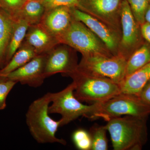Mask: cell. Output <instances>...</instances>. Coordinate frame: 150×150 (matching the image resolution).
<instances>
[{
	"mask_svg": "<svg viewBox=\"0 0 150 150\" xmlns=\"http://www.w3.org/2000/svg\"><path fill=\"white\" fill-rule=\"evenodd\" d=\"M148 118L126 115L107 121L114 150H140L148 139Z\"/></svg>",
	"mask_w": 150,
	"mask_h": 150,
	"instance_id": "1",
	"label": "cell"
},
{
	"mask_svg": "<svg viewBox=\"0 0 150 150\" xmlns=\"http://www.w3.org/2000/svg\"><path fill=\"white\" fill-rule=\"evenodd\" d=\"M51 103V93L48 92L34 100L29 105L25 120L30 133L39 144L58 143L65 145V140L56 137L60 120L55 121L49 116L48 107Z\"/></svg>",
	"mask_w": 150,
	"mask_h": 150,
	"instance_id": "2",
	"label": "cell"
},
{
	"mask_svg": "<svg viewBox=\"0 0 150 150\" xmlns=\"http://www.w3.org/2000/svg\"><path fill=\"white\" fill-rule=\"evenodd\" d=\"M69 76L74 83L75 96L81 102L100 103L121 93L120 83L107 78L90 76L77 69Z\"/></svg>",
	"mask_w": 150,
	"mask_h": 150,
	"instance_id": "3",
	"label": "cell"
},
{
	"mask_svg": "<svg viewBox=\"0 0 150 150\" xmlns=\"http://www.w3.org/2000/svg\"><path fill=\"white\" fill-rule=\"evenodd\" d=\"M59 41L60 44L67 45L80 52L82 57L114 56L99 38L85 25L74 18Z\"/></svg>",
	"mask_w": 150,
	"mask_h": 150,
	"instance_id": "4",
	"label": "cell"
},
{
	"mask_svg": "<svg viewBox=\"0 0 150 150\" xmlns=\"http://www.w3.org/2000/svg\"><path fill=\"white\" fill-rule=\"evenodd\" d=\"M91 119L102 118L106 121L122 115L148 118L150 106L139 96L121 93L104 102L97 103Z\"/></svg>",
	"mask_w": 150,
	"mask_h": 150,
	"instance_id": "5",
	"label": "cell"
},
{
	"mask_svg": "<svg viewBox=\"0 0 150 150\" xmlns=\"http://www.w3.org/2000/svg\"><path fill=\"white\" fill-rule=\"evenodd\" d=\"M75 85L72 82L67 87L56 93H51V105L48 107L49 114L62 115L61 127L67 125L81 116L91 119L96 108V103L91 105L83 104L74 94Z\"/></svg>",
	"mask_w": 150,
	"mask_h": 150,
	"instance_id": "6",
	"label": "cell"
},
{
	"mask_svg": "<svg viewBox=\"0 0 150 150\" xmlns=\"http://www.w3.org/2000/svg\"><path fill=\"white\" fill-rule=\"evenodd\" d=\"M127 60L121 56L82 57L77 70L86 74L105 78L121 83L126 77Z\"/></svg>",
	"mask_w": 150,
	"mask_h": 150,
	"instance_id": "7",
	"label": "cell"
},
{
	"mask_svg": "<svg viewBox=\"0 0 150 150\" xmlns=\"http://www.w3.org/2000/svg\"><path fill=\"white\" fill-rule=\"evenodd\" d=\"M124 0H79L77 8L121 35V13Z\"/></svg>",
	"mask_w": 150,
	"mask_h": 150,
	"instance_id": "8",
	"label": "cell"
},
{
	"mask_svg": "<svg viewBox=\"0 0 150 150\" xmlns=\"http://www.w3.org/2000/svg\"><path fill=\"white\" fill-rule=\"evenodd\" d=\"M121 37L118 55L126 60L144 43L141 25L132 14L127 0L122 5L121 13Z\"/></svg>",
	"mask_w": 150,
	"mask_h": 150,
	"instance_id": "9",
	"label": "cell"
},
{
	"mask_svg": "<svg viewBox=\"0 0 150 150\" xmlns=\"http://www.w3.org/2000/svg\"><path fill=\"white\" fill-rule=\"evenodd\" d=\"M73 17L81 22L105 44L113 56L118 54L121 35L104 23L76 7H71Z\"/></svg>",
	"mask_w": 150,
	"mask_h": 150,
	"instance_id": "10",
	"label": "cell"
},
{
	"mask_svg": "<svg viewBox=\"0 0 150 150\" xmlns=\"http://www.w3.org/2000/svg\"><path fill=\"white\" fill-rule=\"evenodd\" d=\"M67 46L56 47L47 54L44 72L46 78L58 73L69 76L76 70V55Z\"/></svg>",
	"mask_w": 150,
	"mask_h": 150,
	"instance_id": "11",
	"label": "cell"
},
{
	"mask_svg": "<svg viewBox=\"0 0 150 150\" xmlns=\"http://www.w3.org/2000/svg\"><path fill=\"white\" fill-rule=\"evenodd\" d=\"M47 55H37L6 76L22 85L33 88L39 87L43 85L46 79L44 72Z\"/></svg>",
	"mask_w": 150,
	"mask_h": 150,
	"instance_id": "12",
	"label": "cell"
},
{
	"mask_svg": "<svg viewBox=\"0 0 150 150\" xmlns=\"http://www.w3.org/2000/svg\"><path fill=\"white\" fill-rule=\"evenodd\" d=\"M73 18L71 7H58L46 11L40 23L59 41Z\"/></svg>",
	"mask_w": 150,
	"mask_h": 150,
	"instance_id": "13",
	"label": "cell"
},
{
	"mask_svg": "<svg viewBox=\"0 0 150 150\" xmlns=\"http://www.w3.org/2000/svg\"><path fill=\"white\" fill-rule=\"evenodd\" d=\"M25 39V42L34 48L38 55L48 54L60 44L40 23L30 26Z\"/></svg>",
	"mask_w": 150,
	"mask_h": 150,
	"instance_id": "14",
	"label": "cell"
},
{
	"mask_svg": "<svg viewBox=\"0 0 150 150\" xmlns=\"http://www.w3.org/2000/svg\"><path fill=\"white\" fill-rule=\"evenodd\" d=\"M150 80V62L125 78L120 83L121 93L139 96Z\"/></svg>",
	"mask_w": 150,
	"mask_h": 150,
	"instance_id": "15",
	"label": "cell"
},
{
	"mask_svg": "<svg viewBox=\"0 0 150 150\" xmlns=\"http://www.w3.org/2000/svg\"><path fill=\"white\" fill-rule=\"evenodd\" d=\"M14 19L10 14L0 8V67L6 65V55L13 30Z\"/></svg>",
	"mask_w": 150,
	"mask_h": 150,
	"instance_id": "16",
	"label": "cell"
},
{
	"mask_svg": "<svg viewBox=\"0 0 150 150\" xmlns=\"http://www.w3.org/2000/svg\"><path fill=\"white\" fill-rule=\"evenodd\" d=\"M45 11L42 0H27L12 17L24 20L30 26L40 23Z\"/></svg>",
	"mask_w": 150,
	"mask_h": 150,
	"instance_id": "17",
	"label": "cell"
},
{
	"mask_svg": "<svg viewBox=\"0 0 150 150\" xmlns=\"http://www.w3.org/2000/svg\"><path fill=\"white\" fill-rule=\"evenodd\" d=\"M38 54L34 49L27 43H22L14 54L8 63L0 71V76H6L26 64Z\"/></svg>",
	"mask_w": 150,
	"mask_h": 150,
	"instance_id": "18",
	"label": "cell"
},
{
	"mask_svg": "<svg viewBox=\"0 0 150 150\" xmlns=\"http://www.w3.org/2000/svg\"><path fill=\"white\" fill-rule=\"evenodd\" d=\"M13 18L14 23L13 30L6 53V65L21 46L30 26L29 23L24 20L15 18Z\"/></svg>",
	"mask_w": 150,
	"mask_h": 150,
	"instance_id": "19",
	"label": "cell"
},
{
	"mask_svg": "<svg viewBox=\"0 0 150 150\" xmlns=\"http://www.w3.org/2000/svg\"><path fill=\"white\" fill-rule=\"evenodd\" d=\"M150 62V43L145 40L127 61L126 77Z\"/></svg>",
	"mask_w": 150,
	"mask_h": 150,
	"instance_id": "20",
	"label": "cell"
},
{
	"mask_svg": "<svg viewBox=\"0 0 150 150\" xmlns=\"http://www.w3.org/2000/svg\"><path fill=\"white\" fill-rule=\"evenodd\" d=\"M107 130L105 126L94 125L91 128L90 134L92 141V150L108 149V141L106 137Z\"/></svg>",
	"mask_w": 150,
	"mask_h": 150,
	"instance_id": "21",
	"label": "cell"
},
{
	"mask_svg": "<svg viewBox=\"0 0 150 150\" xmlns=\"http://www.w3.org/2000/svg\"><path fill=\"white\" fill-rule=\"evenodd\" d=\"M127 1L135 19L140 25H142L145 22V14L150 0H127Z\"/></svg>",
	"mask_w": 150,
	"mask_h": 150,
	"instance_id": "22",
	"label": "cell"
},
{
	"mask_svg": "<svg viewBox=\"0 0 150 150\" xmlns=\"http://www.w3.org/2000/svg\"><path fill=\"white\" fill-rule=\"evenodd\" d=\"M72 137L73 142L78 149H91L92 141L89 132L83 129H78L74 132Z\"/></svg>",
	"mask_w": 150,
	"mask_h": 150,
	"instance_id": "23",
	"label": "cell"
},
{
	"mask_svg": "<svg viewBox=\"0 0 150 150\" xmlns=\"http://www.w3.org/2000/svg\"><path fill=\"white\" fill-rule=\"evenodd\" d=\"M17 83L6 76H0V110L6 108L8 96Z\"/></svg>",
	"mask_w": 150,
	"mask_h": 150,
	"instance_id": "24",
	"label": "cell"
},
{
	"mask_svg": "<svg viewBox=\"0 0 150 150\" xmlns=\"http://www.w3.org/2000/svg\"><path fill=\"white\" fill-rule=\"evenodd\" d=\"M27 0H0V8L13 16Z\"/></svg>",
	"mask_w": 150,
	"mask_h": 150,
	"instance_id": "25",
	"label": "cell"
},
{
	"mask_svg": "<svg viewBox=\"0 0 150 150\" xmlns=\"http://www.w3.org/2000/svg\"><path fill=\"white\" fill-rule=\"evenodd\" d=\"M46 11L60 6L77 8L79 0H42Z\"/></svg>",
	"mask_w": 150,
	"mask_h": 150,
	"instance_id": "26",
	"label": "cell"
},
{
	"mask_svg": "<svg viewBox=\"0 0 150 150\" xmlns=\"http://www.w3.org/2000/svg\"><path fill=\"white\" fill-rule=\"evenodd\" d=\"M139 96L144 102L150 106V80L142 89Z\"/></svg>",
	"mask_w": 150,
	"mask_h": 150,
	"instance_id": "27",
	"label": "cell"
},
{
	"mask_svg": "<svg viewBox=\"0 0 150 150\" xmlns=\"http://www.w3.org/2000/svg\"><path fill=\"white\" fill-rule=\"evenodd\" d=\"M142 35L144 40L150 43V24L145 22L141 25Z\"/></svg>",
	"mask_w": 150,
	"mask_h": 150,
	"instance_id": "28",
	"label": "cell"
},
{
	"mask_svg": "<svg viewBox=\"0 0 150 150\" xmlns=\"http://www.w3.org/2000/svg\"><path fill=\"white\" fill-rule=\"evenodd\" d=\"M145 22L150 24V1L145 16Z\"/></svg>",
	"mask_w": 150,
	"mask_h": 150,
	"instance_id": "29",
	"label": "cell"
},
{
	"mask_svg": "<svg viewBox=\"0 0 150 150\" xmlns=\"http://www.w3.org/2000/svg\"><path fill=\"white\" fill-rule=\"evenodd\" d=\"M1 67H0V71H1Z\"/></svg>",
	"mask_w": 150,
	"mask_h": 150,
	"instance_id": "30",
	"label": "cell"
}]
</instances>
